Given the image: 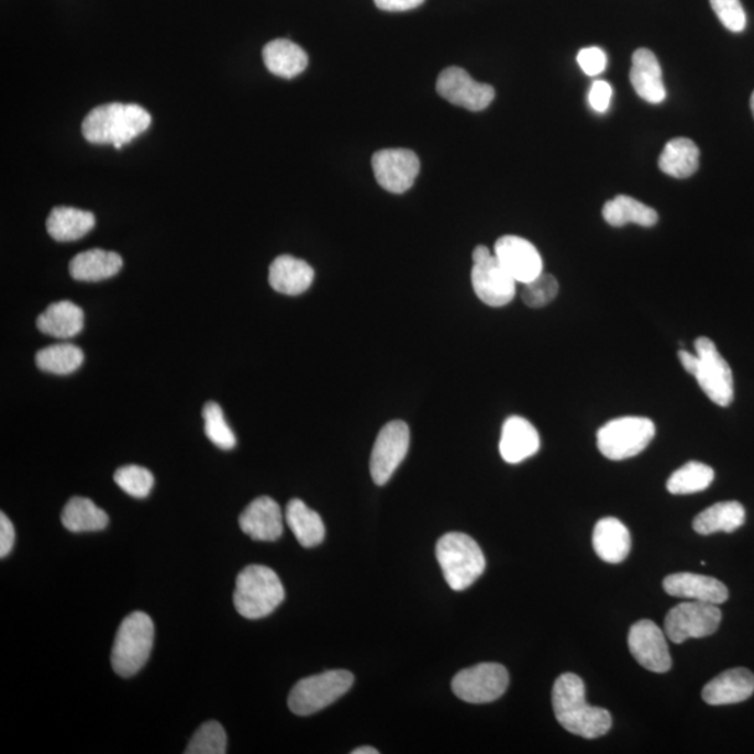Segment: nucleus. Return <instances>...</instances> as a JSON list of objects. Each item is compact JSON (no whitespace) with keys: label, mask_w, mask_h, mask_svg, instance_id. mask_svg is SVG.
I'll return each instance as SVG.
<instances>
[{"label":"nucleus","mask_w":754,"mask_h":754,"mask_svg":"<svg viewBox=\"0 0 754 754\" xmlns=\"http://www.w3.org/2000/svg\"><path fill=\"white\" fill-rule=\"evenodd\" d=\"M226 752V733L217 721H209L196 731L190 740L186 754H224Z\"/></svg>","instance_id":"36"},{"label":"nucleus","mask_w":754,"mask_h":754,"mask_svg":"<svg viewBox=\"0 0 754 754\" xmlns=\"http://www.w3.org/2000/svg\"><path fill=\"white\" fill-rule=\"evenodd\" d=\"M751 108H752V113H753V117H754V91H753V95H752V98H751Z\"/></svg>","instance_id":"46"},{"label":"nucleus","mask_w":754,"mask_h":754,"mask_svg":"<svg viewBox=\"0 0 754 754\" xmlns=\"http://www.w3.org/2000/svg\"><path fill=\"white\" fill-rule=\"evenodd\" d=\"M746 511L740 502H720L696 515L694 529L697 534L733 533L745 523Z\"/></svg>","instance_id":"28"},{"label":"nucleus","mask_w":754,"mask_h":754,"mask_svg":"<svg viewBox=\"0 0 754 754\" xmlns=\"http://www.w3.org/2000/svg\"><path fill=\"white\" fill-rule=\"evenodd\" d=\"M152 125V115L136 104H106L95 108L81 125L82 136L92 144L122 148Z\"/></svg>","instance_id":"2"},{"label":"nucleus","mask_w":754,"mask_h":754,"mask_svg":"<svg viewBox=\"0 0 754 754\" xmlns=\"http://www.w3.org/2000/svg\"><path fill=\"white\" fill-rule=\"evenodd\" d=\"M241 530L252 540L276 541L284 531V518L280 506L268 496L253 500L240 515Z\"/></svg>","instance_id":"17"},{"label":"nucleus","mask_w":754,"mask_h":754,"mask_svg":"<svg viewBox=\"0 0 754 754\" xmlns=\"http://www.w3.org/2000/svg\"><path fill=\"white\" fill-rule=\"evenodd\" d=\"M699 164L700 149L686 137H676L666 143L658 159L659 169L676 179L691 177L699 169Z\"/></svg>","instance_id":"27"},{"label":"nucleus","mask_w":754,"mask_h":754,"mask_svg":"<svg viewBox=\"0 0 754 754\" xmlns=\"http://www.w3.org/2000/svg\"><path fill=\"white\" fill-rule=\"evenodd\" d=\"M613 90L611 85L607 81L597 80L592 82L590 95H588V102L594 111L598 113H606L611 106Z\"/></svg>","instance_id":"41"},{"label":"nucleus","mask_w":754,"mask_h":754,"mask_svg":"<svg viewBox=\"0 0 754 754\" xmlns=\"http://www.w3.org/2000/svg\"><path fill=\"white\" fill-rule=\"evenodd\" d=\"M495 256L504 270L520 284L533 281L544 273L539 250L524 237L506 235L495 244Z\"/></svg>","instance_id":"16"},{"label":"nucleus","mask_w":754,"mask_h":754,"mask_svg":"<svg viewBox=\"0 0 754 754\" xmlns=\"http://www.w3.org/2000/svg\"><path fill=\"white\" fill-rule=\"evenodd\" d=\"M15 541V531L8 515L0 514V557H7L12 552Z\"/></svg>","instance_id":"42"},{"label":"nucleus","mask_w":754,"mask_h":754,"mask_svg":"<svg viewBox=\"0 0 754 754\" xmlns=\"http://www.w3.org/2000/svg\"><path fill=\"white\" fill-rule=\"evenodd\" d=\"M263 60L270 74L293 79L307 69L309 58L301 46L286 38L270 41L263 48Z\"/></svg>","instance_id":"24"},{"label":"nucleus","mask_w":754,"mask_h":754,"mask_svg":"<svg viewBox=\"0 0 754 754\" xmlns=\"http://www.w3.org/2000/svg\"><path fill=\"white\" fill-rule=\"evenodd\" d=\"M286 599L280 577L270 567L252 565L236 577L234 606L246 619H262L276 611Z\"/></svg>","instance_id":"3"},{"label":"nucleus","mask_w":754,"mask_h":754,"mask_svg":"<svg viewBox=\"0 0 754 754\" xmlns=\"http://www.w3.org/2000/svg\"><path fill=\"white\" fill-rule=\"evenodd\" d=\"M122 266V257L118 253L91 250L74 257L70 274L77 281H102L117 276Z\"/></svg>","instance_id":"26"},{"label":"nucleus","mask_w":754,"mask_h":754,"mask_svg":"<svg viewBox=\"0 0 754 754\" xmlns=\"http://www.w3.org/2000/svg\"><path fill=\"white\" fill-rule=\"evenodd\" d=\"M710 3L727 30L742 33L746 29L747 18L741 0H710Z\"/></svg>","instance_id":"39"},{"label":"nucleus","mask_w":754,"mask_h":754,"mask_svg":"<svg viewBox=\"0 0 754 754\" xmlns=\"http://www.w3.org/2000/svg\"><path fill=\"white\" fill-rule=\"evenodd\" d=\"M655 436L654 422L644 417L609 421L597 433L599 452L613 462L639 456Z\"/></svg>","instance_id":"7"},{"label":"nucleus","mask_w":754,"mask_h":754,"mask_svg":"<svg viewBox=\"0 0 754 754\" xmlns=\"http://www.w3.org/2000/svg\"><path fill=\"white\" fill-rule=\"evenodd\" d=\"M540 435L533 423L523 417H510L504 421L500 436V456L509 464H519L539 453Z\"/></svg>","instance_id":"18"},{"label":"nucleus","mask_w":754,"mask_h":754,"mask_svg":"<svg viewBox=\"0 0 754 754\" xmlns=\"http://www.w3.org/2000/svg\"><path fill=\"white\" fill-rule=\"evenodd\" d=\"M62 524L71 533H95L107 529L110 519L104 510L87 498H71L60 515Z\"/></svg>","instance_id":"31"},{"label":"nucleus","mask_w":754,"mask_h":754,"mask_svg":"<svg viewBox=\"0 0 754 754\" xmlns=\"http://www.w3.org/2000/svg\"><path fill=\"white\" fill-rule=\"evenodd\" d=\"M96 217L90 211L74 208H55L51 211L46 230L58 242H71L95 229Z\"/></svg>","instance_id":"29"},{"label":"nucleus","mask_w":754,"mask_h":754,"mask_svg":"<svg viewBox=\"0 0 754 754\" xmlns=\"http://www.w3.org/2000/svg\"><path fill=\"white\" fill-rule=\"evenodd\" d=\"M602 215L609 225L617 226V229L628 224H636L650 229V226H654L658 222L657 211L648 208L642 201L623 195L607 201L602 209Z\"/></svg>","instance_id":"32"},{"label":"nucleus","mask_w":754,"mask_h":754,"mask_svg":"<svg viewBox=\"0 0 754 754\" xmlns=\"http://www.w3.org/2000/svg\"><path fill=\"white\" fill-rule=\"evenodd\" d=\"M559 293V282L552 274L542 273L533 281L523 284L521 299L529 308L540 309L550 304Z\"/></svg>","instance_id":"37"},{"label":"nucleus","mask_w":754,"mask_h":754,"mask_svg":"<svg viewBox=\"0 0 754 754\" xmlns=\"http://www.w3.org/2000/svg\"><path fill=\"white\" fill-rule=\"evenodd\" d=\"M714 477V469L707 464L689 462L670 475L666 488L673 495L697 494L709 488Z\"/></svg>","instance_id":"34"},{"label":"nucleus","mask_w":754,"mask_h":754,"mask_svg":"<svg viewBox=\"0 0 754 754\" xmlns=\"http://www.w3.org/2000/svg\"><path fill=\"white\" fill-rule=\"evenodd\" d=\"M154 643V623L144 612L123 619L112 648V668L122 678H131L146 665Z\"/></svg>","instance_id":"5"},{"label":"nucleus","mask_w":754,"mask_h":754,"mask_svg":"<svg viewBox=\"0 0 754 754\" xmlns=\"http://www.w3.org/2000/svg\"><path fill=\"white\" fill-rule=\"evenodd\" d=\"M354 675L350 670L335 669L299 680L288 697L289 710L307 717L332 706L353 688Z\"/></svg>","instance_id":"6"},{"label":"nucleus","mask_w":754,"mask_h":754,"mask_svg":"<svg viewBox=\"0 0 754 754\" xmlns=\"http://www.w3.org/2000/svg\"><path fill=\"white\" fill-rule=\"evenodd\" d=\"M286 521L297 541L303 547L322 544L325 529L322 518L317 511L304 504L302 500L292 499L286 510Z\"/></svg>","instance_id":"30"},{"label":"nucleus","mask_w":754,"mask_h":754,"mask_svg":"<svg viewBox=\"0 0 754 754\" xmlns=\"http://www.w3.org/2000/svg\"><path fill=\"white\" fill-rule=\"evenodd\" d=\"M436 91L451 104L473 112L487 110L495 100L492 86L475 81L466 70L456 66L447 67L439 75Z\"/></svg>","instance_id":"14"},{"label":"nucleus","mask_w":754,"mask_h":754,"mask_svg":"<svg viewBox=\"0 0 754 754\" xmlns=\"http://www.w3.org/2000/svg\"><path fill=\"white\" fill-rule=\"evenodd\" d=\"M664 590L669 596L720 606L730 597L728 588L714 577L695 573H675L665 577Z\"/></svg>","instance_id":"19"},{"label":"nucleus","mask_w":754,"mask_h":754,"mask_svg":"<svg viewBox=\"0 0 754 754\" xmlns=\"http://www.w3.org/2000/svg\"><path fill=\"white\" fill-rule=\"evenodd\" d=\"M628 643L634 659L651 673L665 674L673 666L665 634L654 622L645 619L634 623Z\"/></svg>","instance_id":"15"},{"label":"nucleus","mask_w":754,"mask_h":754,"mask_svg":"<svg viewBox=\"0 0 754 754\" xmlns=\"http://www.w3.org/2000/svg\"><path fill=\"white\" fill-rule=\"evenodd\" d=\"M410 448V428L404 421L387 423L376 437L370 456V475L376 485H386Z\"/></svg>","instance_id":"12"},{"label":"nucleus","mask_w":754,"mask_h":754,"mask_svg":"<svg viewBox=\"0 0 754 754\" xmlns=\"http://www.w3.org/2000/svg\"><path fill=\"white\" fill-rule=\"evenodd\" d=\"M592 545L599 559L614 565L627 559L632 547V539L628 526L621 520L606 518L599 520L594 529Z\"/></svg>","instance_id":"23"},{"label":"nucleus","mask_w":754,"mask_h":754,"mask_svg":"<svg viewBox=\"0 0 754 754\" xmlns=\"http://www.w3.org/2000/svg\"><path fill=\"white\" fill-rule=\"evenodd\" d=\"M314 271L307 262L282 255L271 263L268 282L274 291L284 296L297 297L311 288Z\"/></svg>","instance_id":"22"},{"label":"nucleus","mask_w":754,"mask_h":754,"mask_svg":"<svg viewBox=\"0 0 754 754\" xmlns=\"http://www.w3.org/2000/svg\"><path fill=\"white\" fill-rule=\"evenodd\" d=\"M372 168L381 188L390 193L402 195L414 185L421 163L411 149L387 148L374 154Z\"/></svg>","instance_id":"13"},{"label":"nucleus","mask_w":754,"mask_h":754,"mask_svg":"<svg viewBox=\"0 0 754 754\" xmlns=\"http://www.w3.org/2000/svg\"><path fill=\"white\" fill-rule=\"evenodd\" d=\"M754 694V675L745 668L728 669L702 689V700L710 706L736 705Z\"/></svg>","instance_id":"20"},{"label":"nucleus","mask_w":754,"mask_h":754,"mask_svg":"<svg viewBox=\"0 0 754 754\" xmlns=\"http://www.w3.org/2000/svg\"><path fill=\"white\" fill-rule=\"evenodd\" d=\"M377 8L385 12H408L420 8L425 0H374Z\"/></svg>","instance_id":"43"},{"label":"nucleus","mask_w":754,"mask_h":754,"mask_svg":"<svg viewBox=\"0 0 754 754\" xmlns=\"http://www.w3.org/2000/svg\"><path fill=\"white\" fill-rule=\"evenodd\" d=\"M436 559L448 587L464 591L483 576L487 561L481 547L463 533L443 535L436 544Z\"/></svg>","instance_id":"4"},{"label":"nucleus","mask_w":754,"mask_h":754,"mask_svg":"<svg viewBox=\"0 0 754 754\" xmlns=\"http://www.w3.org/2000/svg\"><path fill=\"white\" fill-rule=\"evenodd\" d=\"M699 365L695 372L697 384L706 396L720 407L731 406L735 390H733V375L724 356L718 351L714 341L699 337L695 341Z\"/></svg>","instance_id":"9"},{"label":"nucleus","mask_w":754,"mask_h":754,"mask_svg":"<svg viewBox=\"0 0 754 754\" xmlns=\"http://www.w3.org/2000/svg\"><path fill=\"white\" fill-rule=\"evenodd\" d=\"M353 754H379V751H377V749L375 747L363 746L355 749V751H353Z\"/></svg>","instance_id":"45"},{"label":"nucleus","mask_w":754,"mask_h":754,"mask_svg":"<svg viewBox=\"0 0 754 754\" xmlns=\"http://www.w3.org/2000/svg\"><path fill=\"white\" fill-rule=\"evenodd\" d=\"M721 609L716 603L691 601L670 609L665 618V634L680 644L689 639L711 636L720 628Z\"/></svg>","instance_id":"10"},{"label":"nucleus","mask_w":754,"mask_h":754,"mask_svg":"<svg viewBox=\"0 0 754 754\" xmlns=\"http://www.w3.org/2000/svg\"><path fill=\"white\" fill-rule=\"evenodd\" d=\"M40 332L56 339H71L85 328V312L70 301L49 304L37 320Z\"/></svg>","instance_id":"25"},{"label":"nucleus","mask_w":754,"mask_h":754,"mask_svg":"<svg viewBox=\"0 0 754 754\" xmlns=\"http://www.w3.org/2000/svg\"><path fill=\"white\" fill-rule=\"evenodd\" d=\"M552 706L557 722L566 731L586 740L607 735L612 728L611 712L588 705L585 681L575 674H563L556 679Z\"/></svg>","instance_id":"1"},{"label":"nucleus","mask_w":754,"mask_h":754,"mask_svg":"<svg viewBox=\"0 0 754 754\" xmlns=\"http://www.w3.org/2000/svg\"><path fill=\"white\" fill-rule=\"evenodd\" d=\"M113 479L123 492L136 499L147 498L154 487L153 474L147 468L138 466L119 468Z\"/></svg>","instance_id":"38"},{"label":"nucleus","mask_w":754,"mask_h":754,"mask_svg":"<svg viewBox=\"0 0 754 754\" xmlns=\"http://www.w3.org/2000/svg\"><path fill=\"white\" fill-rule=\"evenodd\" d=\"M206 435L217 447L222 451H231L236 446V437L229 423L225 421L224 412L217 402L210 401L203 408Z\"/></svg>","instance_id":"35"},{"label":"nucleus","mask_w":754,"mask_h":754,"mask_svg":"<svg viewBox=\"0 0 754 754\" xmlns=\"http://www.w3.org/2000/svg\"><path fill=\"white\" fill-rule=\"evenodd\" d=\"M679 361L685 370L690 375H695L697 365H699V356L688 353V351H679Z\"/></svg>","instance_id":"44"},{"label":"nucleus","mask_w":754,"mask_h":754,"mask_svg":"<svg viewBox=\"0 0 754 754\" xmlns=\"http://www.w3.org/2000/svg\"><path fill=\"white\" fill-rule=\"evenodd\" d=\"M472 282L475 296L490 308H502L513 301L515 284L498 257L487 246L479 245L473 253Z\"/></svg>","instance_id":"8"},{"label":"nucleus","mask_w":754,"mask_h":754,"mask_svg":"<svg viewBox=\"0 0 754 754\" xmlns=\"http://www.w3.org/2000/svg\"><path fill=\"white\" fill-rule=\"evenodd\" d=\"M37 366L48 374L66 376L74 374L85 363V354L74 344H55L38 351Z\"/></svg>","instance_id":"33"},{"label":"nucleus","mask_w":754,"mask_h":754,"mask_svg":"<svg viewBox=\"0 0 754 754\" xmlns=\"http://www.w3.org/2000/svg\"><path fill=\"white\" fill-rule=\"evenodd\" d=\"M630 81L637 96L650 104H661L666 98L663 70L650 49L640 48L633 54Z\"/></svg>","instance_id":"21"},{"label":"nucleus","mask_w":754,"mask_h":754,"mask_svg":"<svg viewBox=\"0 0 754 754\" xmlns=\"http://www.w3.org/2000/svg\"><path fill=\"white\" fill-rule=\"evenodd\" d=\"M508 669L496 663L478 664L459 670L452 681L454 695L473 705L498 700L508 690Z\"/></svg>","instance_id":"11"},{"label":"nucleus","mask_w":754,"mask_h":754,"mask_svg":"<svg viewBox=\"0 0 754 754\" xmlns=\"http://www.w3.org/2000/svg\"><path fill=\"white\" fill-rule=\"evenodd\" d=\"M578 66L585 71L587 76H597L602 74L607 67V54L597 46L581 49L577 55Z\"/></svg>","instance_id":"40"}]
</instances>
